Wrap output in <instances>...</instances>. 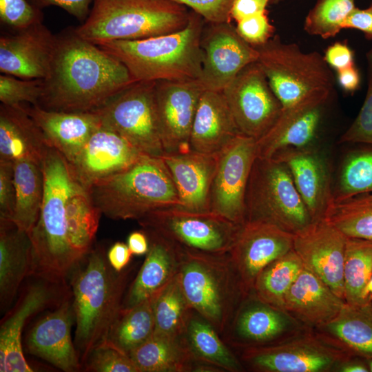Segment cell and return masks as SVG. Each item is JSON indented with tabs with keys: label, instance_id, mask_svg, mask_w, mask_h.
Segmentation results:
<instances>
[{
	"label": "cell",
	"instance_id": "1f68e13d",
	"mask_svg": "<svg viewBox=\"0 0 372 372\" xmlns=\"http://www.w3.org/2000/svg\"><path fill=\"white\" fill-rule=\"evenodd\" d=\"M32 245L28 234L9 220H0V302L4 310L12 302L19 287L31 276Z\"/></svg>",
	"mask_w": 372,
	"mask_h": 372
},
{
	"label": "cell",
	"instance_id": "603a6c76",
	"mask_svg": "<svg viewBox=\"0 0 372 372\" xmlns=\"http://www.w3.org/2000/svg\"><path fill=\"white\" fill-rule=\"evenodd\" d=\"M73 318V304L64 298L30 331L25 343L29 353L63 371L79 370L81 363L71 335Z\"/></svg>",
	"mask_w": 372,
	"mask_h": 372
},
{
	"label": "cell",
	"instance_id": "d6a6232c",
	"mask_svg": "<svg viewBox=\"0 0 372 372\" xmlns=\"http://www.w3.org/2000/svg\"><path fill=\"white\" fill-rule=\"evenodd\" d=\"M315 329L349 353L372 358V299L358 304L345 303L335 318Z\"/></svg>",
	"mask_w": 372,
	"mask_h": 372
},
{
	"label": "cell",
	"instance_id": "cb8c5ba5",
	"mask_svg": "<svg viewBox=\"0 0 372 372\" xmlns=\"http://www.w3.org/2000/svg\"><path fill=\"white\" fill-rule=\"evenodd\" d=\"M271 158L288 168L312 220L323 218L333 200L330 169L324 157L306 147L284 148Z\"/></svg>",
	"mask_w": 372,
	"mask_h": 372
},
{
	"label": "cell",
	"instance_id": "11a10c76",
	"mask_svg": "<svg viewBox=\"0 0 372 372\" xmlns=\"http://www.w3.org/2000/svg\"><path fill=\"white\" fill-rule=\"evenodd\" d=\"M271 0H235L231 10V19L236 22L245 18L267 12Z\"/></svg>",
	"mask_w": 372,
	"mask_h": 372
},
{
	"label": "cell",
	"instance_id": "d4e9b609",
	"mask_svg": "<svg viewBox=\"0 0 372 372\" xmlns=\"http://www.w3.org/2000/svg\"><path fill=\"white\" fill-rule=\"evenodd\" d=\"M232 325L236 344L242 349L278 343L307 327L286 311L260 301L252 292L241 304Z\"/></svg>",
	"mask_w": 372,
	"mask_h": 372
},
{
	"label": "cell",
	"instance_id": "7c38bea8",
	"mask_svg": "<svg viewBox=\"0 0 372 372\" xmlns=\"http://www.w3.org/2000/svg\"><path fill=\"white\" fill-rule=\"evenodd\" d=\"M156 81H136L93 111L101 125L125 138L140 153L164 154L155 102Z\"/></svg>",
	"mask_w": 372,
	"mask_h": 372
},
{
	"label": "cell",
	"instance_id": "4fadbf2b",
	"mask_svg": "<svg viewBox=\"0 0 372 372\" xmlns=\"http://www.w3.org/2000/svg\"><path fill=\"white\" fill-rule=\"evenodd\" d=\"M222 92L239 132L256 141L271 128L282 110L257 61L243 68Z\"/></svg>",
	"mask_w": 372,
	"mask_h": 372
},
{
	"label": "cell",
	"instance_id": "b9f144b4",
	"mask_svg": "<svg viewBox=\"0 0 372 372\" xmlns=\"http://www.w3.org/2000/svg\"><path fill=\"white\" fill-rule=\"evenodd\" d=\"M366 193H372V145L355 149L346 156L333 189V200Z\"/></svg>",
	"mask_w": 372,
	"mask_h": 372
},
{
	"label": "cell",
	"instance_id": "f35d334b",
	"mask_svg": "<svg viewBox=\"0 0 372 372\" xmlns=\"http://www.w3.org/2000/svg\"><path fill=\"white\" fill-rule=\"evenodd\" d=\"M343 276L346 303L358 304L372 299L365 293L372 276V241L347 237Z\"/></svg>",
	"mask_w": 372,
	"mask_h": 372
},
{
	"label": "cell",
	"instance_id": "f6af8a7d",
	"mask_svg": "<svg viewBox=\"0 0 372 372\" xmlns=\"http://www.w3.org/2000/svg\"><path fill=\"white\" fill-rule=\"evenodd\" d=\"M367 90L364 103L353 122L342 134L340 143L372 145V48L366 54Z\"/></svg>",
	"mask_w": 372,
	"mask_h": 372
},
{
	"label": "cell",
	"instance_id": "44dd1931",
	"mask_svg": "<svg viewBox=\"0 0 372 372\" xmlns=\"http://www.w3.org/2000/svg\"><path fill=\"white\" fill-rule=\"evenodd\" d=\"M143 155L120 134L101 125L69 165L76 180L88 190Z\"/></svg>",
	"mask_w": 372,
	"mask_h": 372
},
{
	"label": "cell",
	"instance_id": "8d00e7d4",
	"mask_svg": "<svg viewBox=\"0 0 372 372\" xmlns=\"http://www.w3.org/2000/svg\"><path fill=\"white\" fill-rule=\"evenodd\" d=\"M302 268L300 258L292 249L262 269L251 292L260 301L285 310V296Z\"/></svg>",
	"mask_w": 372,
	"mask_h": 372
},
{
	"label": "cell",
	"instance_id": "52a82bcc",
	"mask_svg": "<svg viewBox=\"0 0 372 372\" xmlns=\"http://www.w3.org/2000/svg\"><path fill=\"white\" fill-rule=\"evenodd\" d=\"M180 249L178 277L187 302L217 332L223 333L248 296L228 254Z\"/></svg>",
	"mask_w": 372,
	"mask_h": 372
},
{
	"label": "cell",
	"instance_id": "be15d7a7",
	"mask_svg": "<svg viewBox=\"0 0 372 372\" xmlns=\"http://www.w3.org/2000/svg\"><path fill=\"white\" fill-rule=\"evenodd\" d=\"M281 0H271V2L270 3H276L279 1H280Z\"/></svg>",
	"mask_w": 372,
	"mask_h": 372
},
{
	"label": "cell",
	"instance_id": "681fc988",
	"mask_svg": "<svg viewBox=\"0 0 372 372\" xmlns=\"http://www.w3.org/2000/svg\"><path fill=\"white\" fill-rule=\"evenodd\" d=\"M188 7L209 23L231 22L235 0H169Z\"/></svg>",
	"mask_w": 372,
	"mask_h": 372
},
{
	"label": "cell",
	"instance_id": "8fae6325",
	"mask_svg": "<svg viewBox=\"0 0 372 372\" xmlns=\"http://www.w3.org/2000/svg\"><path fill=\"white\" fill-rule=\"evenodd\" d=\"M355 356L315 329L307 327L278 343L243 348L240 360L260 372H337Z\"/></svg>",
	"mask_w": 372,
	"mask_h": 372
},
{
	"label": "cell",
	"instance_id": "60d3db41",
	"mask_svg": "<svg viewBox=\"0 0 372 372\" xmlns=\"http://www.w3.org/2000/svg\"><path fill=\"white\" fill-rule=\"evenodd\" d=\"M186 338L198 362L231 372L243 369L241 362L224 345L216 330L205 320L191 318Z\"/></svg>",
	"mask_w": 372,
	"mask_h": 372
},
{
	"label": "cell",
	"instance_id": "30bf717a",
	"mask_svg": "<svg viewBox=\"0 0 372 372\" xmlns=\"http://www.w3.org/2000/svg\"><path fill=\"white\" fill-rule=\"evenodd\" d=\"M137 221L144 231L156 234L181 249L217 256L229 253L242 225L212 211L181 206L154 210Z\"/></svg>",
	"mask_w": 372,
	"mask_h": 372
},
{
	"label": "cell",
	"instance_id": "6f0895ef",
	"mask_svg": "<svg viewBox=\"0 0 372 372\" xmlns=\"http://www.w3.org/2000/svg\"><path fill=\"white\" fill-rule=\"evenodd\" d=\"M338 81L341 87L347 92H354L360 85V74L355 65L339 70Z\"/></svg>",
	"mask_w": 372,
	"mask_h": 372
},
{
	"label": "cell",
	"instance_id": "f5cc1de1",
	"mask_svg": "<svg viewBox=\"0 0 372 372\" xmlns=\"http://www.w3.org/2000/svg\"><path fill=\"white\" fill-rule=\"evenodd\" d=\"M323 57L327 65L337 72L354 65V53L346 43L336 42L329 45Z\"/></svg>",
	"mask_w": 372,
	"mask_h": 372
},
{
	"label": "cell",
	"instance_id": "e0dca14e",
	"mask_svg": "<svg viewBox=\"0 0 372 372\" xmlns=\"http://www.w3.org/2000/svg\"><path fill=\"white\" fill-rule=\"evenodd\" d=\"M293 234L264 221L249 220L241 227L228 253L247 295L259 273L293 249Z\"/></svg>",
	"mask_w": 372,
	"mask_h": 372
},
{
	"label": "cell",
	"instance_id": "ffe728a7",
	"mask_svg": "<svg viewBox=\"0 0 372 372\" xmlns=\"http://www.w3.org/2000/svg\"><path fill=\"white\" fill-rule=\"evenodd\" d=\"M61 284L42 279L25 290L14 308L2 320L0 327V371L32 372L22 347V332L32 315L65 298Z\"/></svg>",
	"mask_w": 372,
	"mask_h": 372
},
{
	"label": "cell",
	"instance_id": "5bb4252c",
	"mask_svg": "<svg viewBox=\"0 0 372 372\" xmlns=\"http://www.w3.org/2000/svg\"><path fill=\"white\" fill-rule=\"evenodd\" d=\"M256 157V141L242 134L218 153L210 192L211 211L238 225L246 222L245 194Z\"/></svg>",
	"mask_w": 372,
	"mask_h": 372
},
{
	"label": "cell",
	"instance_id": "5b68a950",
	"mask_svg": "<svg viewBox=\"0 0 372 372\" xmlns=\"http://www.w3.org/2000/svg\"><path fill=\"white\" fill-rule=\"evenodd\" d=\"M88 191L101 214L114 220H138L154 210L182 205L161 157L143 155Z\"/></svg>",
	"mask_w": 372,
	"mask_h": 372
},
{
	"label": "cell",
	"instance_id": "6da1fadb",
	"mask_svg": "<svg viewBox=\"0 0 372 372\" xmlns=\"http://www.w3.org/2000/svg\"><path fill=\"white\" fill-rule=\"evenodd\" d=\"M135 82L119 60L68 28L56 34L38 106L56 112H93Z\"/></svg>",
	"mask_w": 372,
	"mask_h": 372
},
{
	"label": "cell",
	"instance_id": "94428289",
	"mask_svg": "<svg viewBox=\"0 0 372 372\" xmlns=\"http://www.w3.org/2000/svg\"><path fill=\"white\" fill-rule=\"evenodd\" d=\"M365 293L368 296H372V276L366 286Z\"/></svg>",
	"mask_w": 372,
	"mask_h": 372
},
{
	"label": "cell",
	"instance_id": "bcb514c9",
	"mask_svg": "<svg viewBox=\"0 0 372 372\" xmlns=\"http://www.w3.org/2000/svg\"><path fill=\"white\" fill-rule=\"evenodd\" d=\"M83 365L87 371L138 372L128 354L106 342L90 352Z\"/></svg>",
	"mask_w": 372,
	"mask_h": 372
},
{
	"label": "cell",
	"instance_id": "e575fe53",
	"mask_svg": "<svg viewBox=\"0 0 372 372\" xmlns=\"http://www.w3.org/2000/svg\"><path fill=\"white\" fill-rule=\"evenodd\" d=\"M15 204L11 221L29 234L41 211L44 189L41 166L31 161L14 163Z\"/></svg>",
	"mask_w": 372,
	"mask_h": 372
},
{
	"label": "cell",
	"instance_id": "7a4b0ae2",
	"mask_svg": "<svg viewBox=\"0 0 372 372\" xmlns=\"http://www.w3.org/2000/svg\"><path fill=\"white\" fill-rule=\"evenodd\" d=\"M44 189L38 220L28 234L32 245L31 276L63 284L82 259L70 238L68 201L76 182L69 163L50 147L41 164Z\"/></svg>",
	"mask_w": 372,
	"mask_h": 372
},
{
	"label": "cell",
	"instance_id": "f1b7e54d",
	"mask_svg": "<svg viewBox=\"0 0 372 372\" xmlns=\"http://www.w3.org/2000/svg\"><path fill=\"white\" fill-rule=\"evenodd\" d=\"M51 146L23 104L0 105V161H31L41 166Z\"/></svg>",
	"mask_w": 372,
	"mask_h": 372
},
{
	"label": "cell",
	"instance_id": "c3c4849f",
	"mask_svg": "<svg viewBox=\"0 0 372 372\" xmlns=\"http://www.w3.org/2000/svg\"><path fill=\"white\" fill-rule=\"evenodd\" d=\"M239 35L254 47L260 46L269 41L275 31L267 12L251 16L236 22Z\"/></svg>",
	"mask_w": 372,
	"mask_h": 372
},
{
	"label": "cell",
	"instance_id": "74e56055",
	"mask_svg": "<svg viewBox=\"0 0 372 372\" xmlns=\"http://www.w3.org/2000/svg\"><path fill=\"white\" fill-rule=\"evenodd\" d=\"M323 218L347 237L372 241V193L332 200Z\"/></svg>",
	"mask_w": 372,
	"mask_h": 372
},
{
	"label": "cell",
	"instance_id": "836d02e7",
	"mask_svg": "<svg viewBox=\"0 0 372 372\" xmlns=\"http://www.w3.org/2000/svg\"><path fill=\"white\" fill-rule=\"evenodd\" d=\"M129 356L138 372L189 371L196 370V364L200 362L192 351L186 335L172 338L154 333L132 350Z\"/></svg>",
	"mask_w": 372,
	"mask_h": 372
},
{
	"label": "cell",
	"instance_id": "9f6ffc18",
	"mask_svg": "<svg viewBox=\"0 0 372 372\" xmlns=\"http://www.w3.org/2000/svg\"><path fill=\"white\" fill-rule=\"evenodd\" d=\"M132 254L127 244L115 242L107 252V258L111 267L117 272H121L129 264Z\"/></svg>",
	"mask_w": 372,
	"mask_h": 372
},
{
	"label": "cell",
	"instance_id": "3957f363",
	"mask_svg": "<svg viewBox=\"0 0 372 372\" xmlns=\"http://www.w3.org/2000/svg\"><path fill=\"white\" fill-rule=\"evenodd\" d=\"M204 21L192 11L187 25L178 31L97 45L123 63L136 81L196 79L202 70Z\"/></svg>",
	"mask_w": 372,
	"mask_h": 372
},
{
	"label": "cell",
	"instance_id": "680465c9",
	"mask_svg": "<svg viewBox=\"0 0 372 372\" xmlns=\"http://www.w3.org/2000/svg\"><path fill=\"white\" fill-rule=\"evenodd\" d=\"M127 245L131 253L136 256L146 254L149 248V238L144 231L132 232L128 236Z\"/></svg>",
	"mask_w": 372,
	"mask_h": 372
},
{
	"label": "cell",
	"instance_id": "4dcf8cb0",
	"mask_svg": "<svg viewBox=\"0 0 372 372\" xmlns=\"http://www.w3.org/2000/svg\"><path fill=\"white\" fill-rule=\"evenodd\" d=\"M240 134L223 92L204 90L192 127L191 150L218 154Z\"/></svg>",
	"mask_w": 372,
	"mask_h": 372
},
{
	"label": "cell",
	"instance_id": "91938a15",
	"mask_svg": "<svg viewBox=\"0 0 372 372\" xmlns=\"http://www.w3.org/2000/svg\"><path fill=\"white\" fill-rule=\"evenodd\" d=\"M337 372H369L365 359L353 356L338 369Z\"/></svg>",
	"mask_w": 372,
	"mask_h": 372
},
{
	"label": "cell",
	"instance_id": "db71d44e",
	"mask_svg": "<svg viewBox=\"0 0 372 372\" xmlns=\"http://www.w3.org/2000/svg\"><path fill=\"white\" fill-rule=\"evenodd\" d=\"M343 29L362 32L367 39H372V4L366 8H355L345 20Z\"/></svg>",
	"mask_w": 372,
	"mask_h": 372
},
{
	"label": "cell",
	"instance_id": "ab89813d",
	"mask_svg": "<svg viewBox=\"0 0 372 372\" xmlns=\"http://www.w3.org/2000/svg\"><path fill=\"white\" fill-rule=\"evenodd\" d=\"M192 310L183 291L178 273L156 300L154 333L172 338L185 336Z\"/></svg>",
	"mask_w": 372,
	"mask_h": 372
},
{
	"label": "cell",
	"instance_id": "e7e4bbea",
	"mask_svg": "<svg viewBox=\"0 0 372 372\" xmlns=\"http://www.w3.org/2000/svg\"><path fill=\"white\" fill-rule=\"evenodd\" d=\"M372 1V0H371Z\"/></svg>",
	"mask_w": 372,
	"mask_h": 372
},
{
	"label": "cell",
	"instance_id": "277c9868",
	"mask_svg": "<svg viewBox=\"0 0 372 372\" xmlns=\"http://www.w3.org/2000/svg\"><path fill=\"white\" fill-rule=\"evenodd\" d=\"M72 281L75 347L83 364L103 342L122 307L130 271H116L101 246L91 249Z\"/></svg>",
	"mask_w": 372,
	"mask_h": 372
},
{
	"label": "cell",
	"instance_id": "8992f818",
	"mask_svg": "<svg viewBox=\"0 0 372 372\" xmlns=\"http://www.w3.org/2000/svg\"><path fill=\"white\" fill-rule=\"evenodd\" d=\"M190 12L169 0H94L76 33L94 44L147 39L185 28Z\"/></svg>",
	"mask_w": 372,
	"mask_h": 372
},
{
	"label": "cell",
	"instance_id": "7dc6e473",
	"mask_svg": "<svg viewBox=\"0 0 372 372\" xmlns=\"http://www.w3.org/2000/svg\"><path fill=\"white\" fill-rule=\"evenodd\" d=\"M41 9L30 0H0V21L1 24L17 31L42 23Z\"/></svg>",
	"mask_w": 372,
	"mask_h": 372
},
{
	"label": "cell",
	"instance_id": "484cf974",
	"mask_svg": "<svg viewBox=\"0 0 372 372\" xmlns=\"http://www.w3.org/2000/svg\"><path fill=\"white\" fill-rule=\"evenodd\" d=\"M345 303L303 267L285 296L284 309L305 327L316 329L335 318Z\"/></svg>",
	"mask_w": 372,
	"mask_h": 372
},
{
	"label": "cell",
	"instance_id": "f907efd6",
	"mask_svg": "<svg viewBox=\"0 0 372 372\" xmlns=\"http://www.w3.org/2000/svg\"><path fill=\"white\" fill-rule=\"evenodd\" d=\"M14 204V163L0 161V220L11 221Z\"/></svg>",
	"mask_w": 372,
	"mask_h": 372
},
{
	"label": "cell",
	"instance_id": "9c48e42d",
	"mask_svg": "<svg viewBox=\"0 0 372 372\" xmlns=\"http://www.w3.org/2000/svg\"><path fill=\"white\" fill-rule=\"evenodd\" d=\"M245 204L246 222H267L293 234L313 221L288 168L273 158L256 157Z\"/></svg>",
	"mask_w": 372,
	"mask_h": 372
},
{
	"label": "cell",
	"instance_id": "4316f807",
	"mask_svg": "<svg viewBox=\"0 0 372 372\" xmlns=\"http://www.w3.org/2000/svg\"><path fill=\"white\" fill-rule=\"evenodd\" d=\"M217 156L191 150L161 156L178 191L181 207L194 211H211L210 192Z\"/></svg>",
	"mask_w": 372,
	"mask_h": 372
},
{
	"label": "cell",
	"instance_id": "7bdbcfd3",
	"mask_svg": "<svg viewBox=\"0 0 372 372\" xmlns=\"http://www.w3.org/2000/svg\"><path fill=\"white\" fill-rule=\"evenodd\" d=\"M355 8V0H318L305 18L304 30L322 39L334 37Z\"/></svg>",
	"mask_w": 372,
	"mask_h": 372
},
{
	"label": "cell",
	"instance_id": "6125c7cd",
	"mask_svg": "<svg viewBox=\"0 0 372 372\" xmlns=\"http://www.w3.org/2000/svg\"><path fill=\"white\" fill-rule=\"evenodd\" d=\"M369 372H372V358L365 359Z\"/></svg>",
	"mask_w": 372,
	"mask_h": 372
},
{
	"label": "cell",
	"instance_id": "f546056e",
	"mask_svg": "<svg viewBox=\"0 0 372 372\" xmlns=\"http://www.w3.org/2000/svg\"><path fill=\"white\" fill-rule=\"evenodd\" d=\"M145 259L132 282L122 307H131L161 292L178 274L181 249L165 238L151 232Z\"/></svg>",
	"mask_w": 372,
	"mask_h": 372
},
{
	"label": "cell",
	"instance_id": "ba28073f",
	"mask_svg": "<svg viewBox=\"0 0 372 372\" xmlns=\"http://www.w3.org/2000/svg\"><path fill=\"white\" fill-rule=\"evenodd\" d=\"M255 48L259 54L257 62L282 108L313 94L331 92L333 76L318 52H304L298 45L274 36Z\"/></svg>",
	"mask_w": 372,
	"mask_h": 372
},
{
	"label": "cell",
	"instance_id": "7402d4cb",
	"mask_svg": "<svg viewBox=\"0 0 372 372\" xmlns=\"http://www.w3.org/2000/svg\"><path fill=\"white\" fill-rule=\"evenodd\" d=\"M331 92H318L282 108L271 128L256 141L257 156L271 158L284 148L309 147L316 135Z\"/></svg>",
	"mask_w": 372,
	"mask_h": 372
},
{
	"label": "cell",
	"instance_id": "83f0119b",
	"mask_svg": "<svg viewBox=\"0 0 372 372\" xmlns=\"http://www.w3.org/2000/svg\"><path fill=\"white\" fill-rule=\"evenodd\" d=\"M23 105L48 144L68 163L76 158L92 134L101 127L100 119L94 112H63L47 110L38 105Z\"/></svg>",
	"mask_w": 372,
	"mask_h": 372
},
{
	"label": "cell",
	"instance_id": "2e32d148",
	"mask_svg": "<svg viewBox=\"0 0 372 372\" xmlns=\"http://www.w3.org/2000/svg\"><path fill=\"white\" fill-rule=\"evenodd\" d=\"M203 92L198 79L156 81L155 102L164 154L191 151L192 127Z\"/></svg>",
	"mask_w": 372,
	"mask_h": 372
},
{
	"label": "cell",
	"instance_id": "ee69618b",
	"mask_svg": "<svg viewBox=\"0 0 372 372\" xmlns=\"http://www.w3.org/2000/svg\"><path fill=\"white\" fill-rule=\"evenodd\" d=\"M43 79H24L9 74L0 75V101L14 105H38L43 93Z\"/></svg>",
	"mask_w": 372,
	"mask_h": 372
},
{
	"label": "cell",
	"instance_id": "9a60e30c",
	"mask_svg": "<svg viewBox=\"0 0 372 372\" xmlns=\"http://www.w3.org/2000/svg\"><path fill=\"white\" fill-rule=\"evenodd\" d=\"M203 63L198 79L204 90L222 92L248 65L256 62V48L246 42L231 22L209 23L201 38Z\"/></svg>",
	"mask_w": 372,
	"mask_h": 372
},
{
	"label": "cell",
	"instance_id": "816d5d0a",
	"mask_svg": "<svg viewBox=\"0 0 372 372\" xmlns=\"http://www.w3.org/2000/svg\"><path fill=\"white\" fill-rule=\"evenodd\" d=\"M40 9L48 6H57L65 10L81 23L87 18L94 0H30Z\"/></svg>",
	"mask_w": 372,
	"mask_h": 372
},
{
	"label": "cell",
	"instance_id": "ac0fdd59",
	"mask_svg": "<svg viewBox=\"0 0 372 372\" xmlns=\"http://www.w3.org/2000/svg\"><path fill=\"white\" fill-rule=\"evenodd\" d=\"M347 238L337 228L321 218L293 234V249L303 267L344 300L343 267Z\"/></svg>",
	"mask_w": 372,
	"mask_h": 372
},
{
	"label": "cell",
	"instance_id": "d590c367",
	"mask_svg": "<svg viewBox=\"0 0 372 372\" xmlns=\"http://www.w3.org/2000/svg\"><path fill=\"white\" fill-rule=\"evenodd\" d=\"M159 293L131 307H121L104 342L129 355L150 338L154 333V305Z\"/></svg>",
	"mask_w": 372,
	"mask_h": 372
},
{
	"label": "cell",
	"instance_id": "d6986e66",
	"mask_svg": "<svg viewBox=\"0 0 372 372\" xmlns=\"http://www.w3.org/2000/svg\"><path fill=\"white\" fill-rule=\"evenodd\" d=\"M56 35L42 23L0 37V72L24 79H44L50 70Z\"/></svg>",
	"mask_w": 372,
	"mask_h": 372
}]
</instances>
